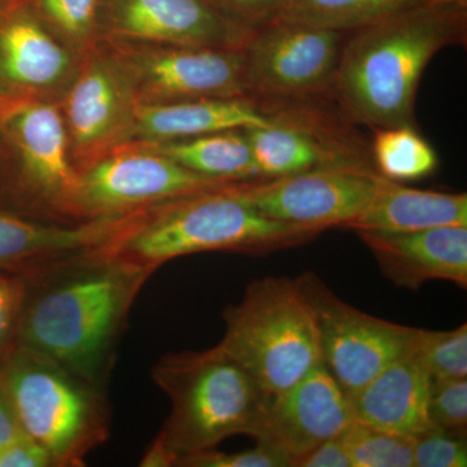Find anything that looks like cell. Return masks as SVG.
Instances as JSON below:
<instances>
[{"label":"cell","instance_id":"obj_1","mask_svg":"<svg viewBox=\"0 0 467 467\" xmlns=\"http://www.w3.org/2000/svg\"><path fill=\"white\" fill-rule=\"evenodd\" d=\"M116 244L26 276L17 348L50 359L106 389L129 313L156 272L126 260Z\"/></svg>","mask_w":467,"mask_h":467},{"label":"cell","instance_id":"obj_2","mask_svg":"<svg viewBox=\"0 0 467 467\" xmlns=\"http://www.w3.org/2000/svg\"><path fill=\"white\" fill-rule=\"evenodd\" d=\"M350 33L331 90L344 115L373 129L413 125L427 64L465 42L466 7L423 3Z\"/></svg>","mask_w":467,"mask_h":467},{"label":"cell","instance_id":"obj_3","mask_svg":"<svg viewBox=\"0 0 467 467\" xmlns=\"http://www.w3.org/2000/svg\"><path fill=\"white\" fill-rule=\"evenodd\" d=\"M171 414L140 466H180L234 435L254 436L270 395L220 346L171 353L152 368Z\"/></svg>","mask_w":467,"mask_h":467},{"label":"cell","instance_id":"obj_4","mask_svg":"<svg viewBox=\"0 0 467 467\" xmlns=\"http://www.w3.org/2000/svg\"><path fill=\"white\" fill-rule=\"evenodd\" d=\"M239 183L153 205L119 242L117 254L158 270L202 252L266 254L322 233L264 216L239 192Z\"/></svg>","mask_w":467,"mask_h":467},{"label":"cell","instance_id":"obj_5","mask_svg":"<svg viewBox=\"0 0 467 467\" xmlns=\"http://www.w3.org/2000/svg\"><path fill=\"white\" fill-rule=\"evenodd\" d=\"M218 343L269 395L284 392L322 364L315 312L297 278L266 276L223 313Z\"/></svg>","mask_w":467,"mask_h":467},{"label":"cell","instance_id":"obj_6","mask_svg":"<svg viewBox=\"0 0 467 467\" xmlns=\"http://www.w3.org/2000/svg\"><path fill=\"white\" fill-rule=\"evenodd\" d=\"M0 379L21 430L47 451L52 467L85 466L91 451L109 439L110 410L103 387L18 348L0 367Z\"/></svg>","mask_w":467,"mask_h":467},{"label":"cell","instance_id":"obj_7","mask_svg":"<svg viewBox=\"0 0 467 467\" xmlns=\"http://www.w3.org/2000/svg\"><path fill=\"white\" fill-rule=\"evenodd\" d=\"M346 33L276 20L243 46L251 99L315 100L333 90Z\"/></svg>","mask_w":467,"mask_h":467},{"label":"cell","instance_id":"obj_8","mask_svg":"<svg viewBox=\"0 0 467 467\" xmlns=\"http://www.w3.org/2000/svg\"><path fill=\"white\" fill-rule=\"evenodd\" d=\"M73 218L122 216L233 183L195 173L142 146L113 150L79 171Z\"/></svg>","mask_w":467,"mask_h":467},{"label":"cell","instance_id":"obj_9","mask_svg":"<svg viewBox=\"0 0 467 467\" xmlns=\"http://www.w3.org/2000/svg\"><path fill=\"white\" fill-rule=\"evenodd\" d=\"M297 281L317 319L322 362L348 398L410 349L416 327L353 308L313 273Z\"/></svg>","mask_w":467,"mask_h":467},{"label":"cell","instance_id":"obj_10","mask_svg":"<svg viewBox=\"0 0 467 467\" xmlns=\"http://www.w3.org/2000/svg\"><path fill=\"white\" fill-rule=\"evenodd\" d=\"M140 103L251 99L243 47L152 45L117 61Z\"/></svg>","mask_w":467,"mask_h":467},{"label":"cell","instance_id":"obj_11","mask_svg":"<svg viewBox=\"0 0 467 467\" xmlns=\"http://www.w3.org/2000/svg\"><path fill=\"white\" fill-rule=\"evenodd\" d=\"M306 101L257 104L270 119L244 129L261 178L284 177L334 167H373L358 138ZM377 171V169H376Z\"/></svg>","mask_w":467,"mask_h":467},{"label":"cell","instance_id":"obj_12","mask_svg":"<svg viewBox=\"0 0 467 467\" xmlns=\"http://www.w3.org/2000/svg\"><path fill=\"white\" fill-rule=\"evenodd\" d=\"M382 175L376 169L334 167L239 183V192L264 216L325 230L349 227L367 209Z\"/></svg>","mask_w":467,"mask_h":467},{"label":"cell","instance_id":"obj_13","mask_svg":"<svg viewBox=\"0 0 467 467\" xmlns=\"http://www.w3.org/2000/svg\"><path fill=\"white\" fill-rule=\"evenodd\" d=\"M0 134L20 160L21 192L51 213L73 217L79 174L58 109L30 95H0Z\"/></svg>","mask_w":467,"mask_h":467},{"label":"cell","instance_id":"obj_14","mask_svg":"<svg viewBox=\"0 0 467 467\" xmlns=\"http://www.w3.org/2000/svg\"><path fill=\"white\" fill-rule=\"evenodd\" d=\"M355 420L352 404L324 362L284 392L270 395L252 438L290 461L337 438Z\"/></svg>","mask_w":467,"mask_h":467},{"label":"cell","instance_id":"obj_15","mask_svg":"<svg viewBox=\"0 0 467 467\" xmlns=\"http://www.w3.org/2000/svg\"><path fill=\"white\" fill-rule=\"evenodd\" d=\"M144 212L55 223L0 209V269L26 275L79 254L112 247L133 229Z\"/></svg>","mask_w":467,"mask_h":467},{"label":"cell","instance_id":"obj_16","mask_svg":"<svg viewBox=\"0 0 467 467\" xmlns=\"http://www.w3.org/2000/svg\"><path fill=\"white\" fill-rule=\"evenodd\" d=\"M355 232L373 254L382 275L398 287L417 290L434 279L467 287V226Z\"/></svg>","mask_w":467,"mask_h":467},{"label":"cell","instance_id":"obj_17","mask_svg":"<svg viewBox=\"0 0 467 467\" xmlns=\"http://www.w3.org/2000/svg\"><path fill=\"white\" fill-rule=\"evenodd\" d=\"M135 106L119 64L94 60L82 70L67 94L66 113L73 156H81L84 169L99 159L103 147L128 137Z\"/></svg>","mask_w":467,"mask_h":467},{"label":"cell","instance_id":"obj_18","mask_svg":"<svg viewBox=\"0 0 467 467\" xmlns=\"http://www.w3.org/2000/svg\"><path fill=\"white\" fill-rule=\"evenodd\" d=\"M110 27L158 45L243 47L247 42L207 0H116Z\"/></svg>","mask_w":467,"mask_h":467},{"label":"cell","instance_id":"obj_19","mask_svg":"<svg viewBox=\"0 0 467 467\" xmlns=\"http://www.w3.org/2000/svg\"><path fill=\"white\" fill-rule=\"evenodd\" d=\"M431 383L425 368L408 352L349 398L353 417L364 425L417 438L435 429L429 414Z\"/></svg>","mask_w":467,"mask_h":467},{"label":"cell","instance_id":"obj_20","mask_svg":"<svg viewBox=\"0 0 467 467\" xmlns=\"http://www.w3.org/2000/svg\"><path fill=\"white\" fill-rule=\"evenodd\" d=\"M269 124V117L256 101L244 98L171 101L137 104L129 135L147 142H167Z\"/></svg>","mask_w":467,"mask_h":467},{"label":"cell","instance_id":"obj_21","mask_svg":"<svg viewBox=\"0 0 467 467\" xmlns=\"http://www.w3.org/2000/svg\"><path fill=\"white\" fill-rule=\"evenodd\" d=\"M467 226V195L410 189L382 175L370 204L348 227L379 232H417Z\"/></svg>","mask_w":467,"mask_h":467},{"label":"cell","instance_id":"obj_22","mask_svg":"<svg viewBox=\"0 0 467 467\" xmlns=\"http://www.w3.org/2000/svg\"><path fill=\"white\" fill-rule=\"evenodd\" d=\"M69 54L34 21H12L0 29V78L11 94L30 95L60 84L70 72Z\"/></svg>","mask_w":467,"mask_h":467},{"label":"cell","instance_id":"obj_23","mask_svg":"<svg viewBox=\"0 0 467 467\" xmlns=\"http://www.w3.org/2000/svg\"><path fill=\"white\" fill-rule=\"evenodd\" d=\"M144 146L205 177L229 182L261 178L244 130L218 131L167 142H146Z\"/></svg>","mask_w":467,"mask_h":467},{"label":"cell","instance_id":"obj_24","mask_svg":"<svg viewBox=\"0 0 467 467\" xmlns=\"http://www.w3.org/2000/svg\"><path fill=\"white\" fill-rule=\"evenodd\" d=\"M435 0H285L279 20L350 33Z\"/></svg>","mask_w":467,"mask_h":467},{"label":"cell","instance_id":"obj_25","mask_svg":"<svg viewBox=\"0 0 467 467\" xmlns=\"http://www.w3.org/2000/svg\"><path fill=\"white\" fill-rule=\"evenodd\" d=\"M370 155L378 173L395 182L420 180L438 167L435 150L413 125L374 129Z\"/></svg>","mask_w":467,"mask_h":467},{"label":"cell","instance_id":"obj_26","mask_svg":"<svg viewBox=\"0 0 467 467\" xmlns=\"http://www.w3.org/2000/svg\"><path fill=\"white\" fill-rule=\"evenodd\" d=\"M352 467H411L413 439L353 420L339 435Z\"/></svg>","mask_w":467,"mask_h":467},{"label":"cell","instance_id":"obj_27","mask_svg":"<svg viewBox=\"0 0 467 467\" xmlns=\"http://www.w3.org/2000/svg\"><path fill=\"white\" fill-rule=\"evenodd\" d=\"M409 353L432 380L462 379L467 377V326L450 331L416 328Z\"/></svg>","mask_w":467,"mask_h":467},{"label":"cell","instance_id":"obj_28","mask_svg":"<svg viewBox=\"0 0 467 467\" xmlns=\"http://www.w3.org/2000/svg\"><path fill=\"white\" fill-rule=\"evenodd\" d=\"M429 414L432 425L442 431L466 438L467 379L432 380Z\"/></svg>","mask_w":467,"mask_h":467},{"label":"cell","instance_id":"obj_29","mask_svg":"<svg viewBox=\"0 0 467 467\" xmlns=\"http://www.w3.org/2000/svg\"><path fill=\"white\" fill-rule=\"evenodd\" d=\"M26 292V276L0 269V367L17 349Z\"/></svg>","mask_w":467,"mask_h":467},{"label":"cell","instance_id":"obj_30","mask_svg":"<svg viewBox=\"0 0 467 467\" xmlns=\"http://www.w3.org/2000/svg\"><path fill=\"white\" fill-rule=\"evenodd\" d=\"M413 461L417 467L467 466L466 438L431 429L413 439Z\"/></svg>","mask_w":467,"mask_h":467},{"label":"cell","instance_id":"obj_31","mask_svg":"<svg viewBox=\"0 0 467 467\" xmlns=\"http://www.w3.org/2000/svg\"><path fill=\"white\" fill-rule=\"evenodd\" d=\"M221 16L241 36L252 34L276 20L285 0H216Z\"/></svg>","mask_w":467,"mask_h":467},{"label":"cell","instance_id":"obj_32","mask_svg":"<svg viewBox=\"0 0 467 467\" xmlns=\"http://www.w3.org/2000/svg\"><path fill=\"white\" fill-rule=\"evenodd\" d=\"M186 467H285L291 466L290 461L281 454L257 444L252 450L234 451H217L214 450L202 451L189 457L180 463Z\"/></svg>","mask_w":467,"mask_h":467},{"label":"cell","instance_id":"obj_33","mask_svg":"<svg viewBox=\"0 0 467 467\" xmlns=\"http://www.w3.org/2000/svg\"><path fill=\"white\" fill-rule=\"evenodd\" d=\"M46 15L55 26L75 39L91 32L97 0H41Z\"/></svg>","mask_w":467,"mask_h":467},{"label":"cell","instance_id":"obj_34","mask_svg":"<svg viewBox=\"0 0 467 467\" xmlns=\"http://www.w3.org/2000/svg\"><path fill=\"white\" fill-rule=\"evenodd\" d=\"M0 467H52V462L41 445L23 435L0 453Z\"/></svg>","mask_w":467,"mask_h":467},{"label":"cell","instance_id":"obj_35","mask_svg":"<svg viewBox=\"0 0 467 467\" xmlns=\"http://www.w3.org/2000/svg\"><path fill=\"white\" fill-rule=\"evenodd\" d=\"M294 466L297 467H352L343 441L337 438L328 439L308 453L300 457Z\"/></svg>","mask_w":467,"mask_h":467},{"label":"cell","instance_id":"obj_36","mask_svg":"<svg viewBox=\"0 0 467 467\" xmlns=\"http://www.w3.org/2000/svg\"><path fill=\"white\" fill-rule=\"evenodd\" d=\"M23 435L26 434L21 430L15 409L9 400L7 389L0 379V453Z\"/></svg>","mask_w":467,"mask_h":467}]
</instances>
